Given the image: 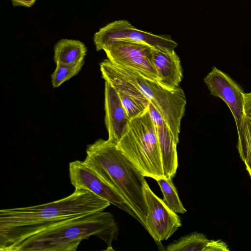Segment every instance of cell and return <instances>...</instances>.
<instances>
[{"label":"cell","mask_w":251,"mask_h":251,"mask_svg":"<svg viewBox=\"0 0 251 251\" xmlns=\"http://www.w3.org/2000/svg\"><path fill=\"white\" fill-rule=\"evenodd\" d=\"M108 201L84 189H75L70 195L34 206L0 210V251L50 223L103 211Z\"/></svg>","instance_id":"6da1fadb"},{"label":"cell","mask_w":251,"mask_h":251,"mask_svg":"<svg viewBox=\"0 0 251 251\" xmlns=\"http://www.w3.org/2000/svg\"><path fill=\"white\" fill-rule=\"evenodd\" d=\"M118 225L109 212L99 211L55 222L19 240L6 251H75L80 243L96 236L114 251Z\"/></svg>","instance_id":"7a4b0ae2"},{"label":"cell","mask_w":251,"mask_h":251,"mask_svg":"<svg viewBox=\"0 0 251 251\" xmlns=\"http://www.w3.org/2000/svg\"><path fill=\"white\" fill-rule=\"evenodd\" d=\"M84 163L114 188L132 207L146 229L147 205L145 176L108 139H99L87 147Z\"/></svg>","instance_id":"3957f363"},{"label":"cell","mask_w":251,"mask_h":251,"mask_svg":"<svg viewBox=\"0 0 251 251\" xmlns=\"http://www.w3.org/2000/svg\"><path fill=\"white\" fill-rule=\"evenodd\" d=\"M118 148L145 176H164L156 128L149 109L132 118Z\"/></svg>","instance_id":"277c9868"},{"label":"cell","mask_w":251,"mask_h":251,"mask_svg":"<svg viewBox=\"0 0 251 251\" xmlns=\"http://www.w3.org/2000/svg\"><path fill=\"white\" fill-rule=\"evenodd\" d=\"M114 65L119 73L138 88L161 115L178 144L181 122L187 103L183 90L180 87L174 90L166 88L157 81L145 78L132 70Z\"/></svg>","instance_id":"5b68a950"},{"label":"cell","mask_w":251,"mask_h":251,"mask_svg":"<svg viewBox=\"0 0 251 251\" xmlns=\"http://www.w3.org/2000/svg\"><path fill=\"white\" fill-rule=\"evenodd\" d=\"M124 41L142 43L163 51L175 49L177 43L169 35H155L140 30L126 20H119L100 28L94 36L96 50L100 51L108 44Z\"/></svg>","instance_id":"8992f818"},{"label":"cell","mask_w":251,"mask_h":251,"mask_svg":"<svg viewBox=\"0 0 251 251\" xmlns=\"http://www.w3.org/2000/svg\"><path fill=\"white\" fill-rule=\"evenodd\" d=\"M149 45L119 41L106 46L103 50L107 59L116 66L134 71L145 78L158 81Z\"/></svg>","instance_id":"52a82bcc"},{"label":"cell","mask_w":251,"mask_h":251,"mask_svg":"<svg viewBox=\"0 0 251 251\" xmlns=\"http://www.w3.org/2000/svg\"><path fill=\"white\" fill-rule=\"evenodd\" d=\"M69 177L75 189H84L108 201L128 213L139 222L132 207L112 187L104 181L83 161L76 160L70 162Z\"/></svg>","instance_id":"ba28073f"},{"label":"cell","mask_w":251,"mask_h":251,"mask_svg":"<svg viewBox=\"0 0 251 251\" xmlns=\"http://www.w3.org/2000/svg\"><path fill=\"white\" fill-rule=\"evenodd\" d=\"M144 191L148 208L146 229L160 247L161 242L169 238L181 226V223L177 214L152 192L147 181Z\"/></svg>","instance_id":"9c48e42d"},{"label":"cell","mask_w":251,"mask_h":251,"mask_svg":"<svg viewBox=\"0 0 251 251\" xmlns=\"http://www.w3.org/2000/svg\"><path fill=\"white\" fill-rule=\"evenodd\" d=\"M204 82L211 95L226 102L234 117L239 130L244 117V92L239 85L227 74L215 67L205 76Z\"/></svg>","instance_id":"30bf717a"},{"label":"cell","mask_w":251,"mask_h":251,"mask_svg":"<svg viewBox=\"0 0 251 251\" xmlns=\"http://www.w3.org/2000/svg\"><path fill=\"white\" fill-rule=\"evenodd\" d=\"M100 66L102 78L116 90L130 119L148 109L150 101L138 88L119 73L111 62L105 59Z\"/></svg>","instance_id":"8fae6325"},{"label":"cell","mask_w":251,"mask_h":251,"mask_svg":"<svg viewBox=\"0 0 251 251\" xmlns=\"http://www.w3.org/2000/svg\"><path fill=\"white\" fill-rule=\"evenodd\" d=\"M104 110L108 140L117 145L126 132L131 119L117 91L107 81H105Z\"/></svg>","instance_id":"7c38bea8"},{"label":"cell","mask_w":251,"mask_h":251,"mask_svg":"<svg viewBox=\"0 0 251 251\" xmlns=\"http://www.w3.org/2000/svg\"><path fill=\"white\" fill-rule=\"evenodd\" d=\"M148 109L156 128L164 176L173 179L178 167L177 144L163 118L150 102Z\"/></svg>","instance_id":"4fadbf2b"},{"label":"cell","mask_w":251,"mask_h":251,"mask_svg":"<svg viewBox=\"0 0 251 251\" xmlns=\"http://www.w3.org/2000/svg\"><path fill=\"white\" fill-rule=\"evenodd\" d=\"M152 60L155 68L158 82L170 89H176L183 78L180 59L175 49L163 51L151 49Z\"/></svg>","instance_id":"5bb4252c"},{"label":"cell","mask_w":251,"mask_h":251,"mask_svg":"<svg viewBox=\"0 0 251 251\" xmlns=\"http://www.w3.org/2000/svg\"><path fill=\"white\" fill-rule=\"evenodd\" d=\"M166 251H229L227 244L221 240L208 239L202 233L194 232L166 246Z\"/></svg>","instance_id":"9a60e30c"},{"label":"cell","mask_w":251,"mask_h":251,"mask_svg":"<svg viewBox=\"0 0 251 251\" xmlns=\"http://www.w3.org/2000/svg\"><path fill=\"white\" fill-rule=\"evenodd\" d=\"M87 49L79 40L62 39L55 45L54 60L56 64L75 65L84 62Z\"/></svg>","instance_id":"2e32d148"},{"label":"cell","mask_w":251,"mask_h":251,"mask_svg":"<svg viewBox=\"0 0 251 251\" xmlns=\"http://www.w3.org/2000/svg\"><path fill=\"white\" fill-rule=\"evenodd\" d=\"M156 180L163 194V201L165 204L176 213H186L187 210L180 201L172 179L163 176Z\"/></svg>","instance_id":"e0dca14e"},{"label":"cell","mask_w":251,"mask_h":251,"mask_svg":"<svg viewBox=\"0 0 251 251\" xmlns=\"http://www.w3.org/2000/svg\"><path fill=\"white\" fill-rule=\"evenodd\" d=\"M237 134V150L251 178V124L245 116Z\"/></svg>","instance_id":"ac0fdd59"},{"label":"cell","mask_w":251,"mask_h":251,"mask_svg":"<svg viewBox=\"0 0 251 251\" xmlns=\"http://www.w3.org/2000/svg\"><path fill=\"white\" fill-rule=\"evenodd\" d=\"M83 64L84 62L75 65L56 64V68L51 75L53 87H58L65 81L77 75Z\"/></svg>","instance_id":"d6986e66"},{"label":"cell","mask_w":251,"mask_h":251,"mask_svg":"<svg viewBox=\"0 0 251 251\" xmlns=\"http://www.w3.org/2000/svg\"><path fill=\"white\" fill-rule=\"evenodd\" d=\"M243 112L245 117L251 124V92L244 93Z\"/></svg>","instance_id":"ffe728a7"},{"label":"cell","mask_w":251,"mask_h":251,"mask_svg":"<svg viewBox=\"0 0 251 251\" xmlns=\"http://www.w3.org/2000/svg\"><path fill=\"white\" fill-rule=\"evenodd\" d=\"M36 0H11L12 4L14 6H24L27 8L33 5Z\"/></svg>","instance_id":"44dd1931"}]
</instances>
